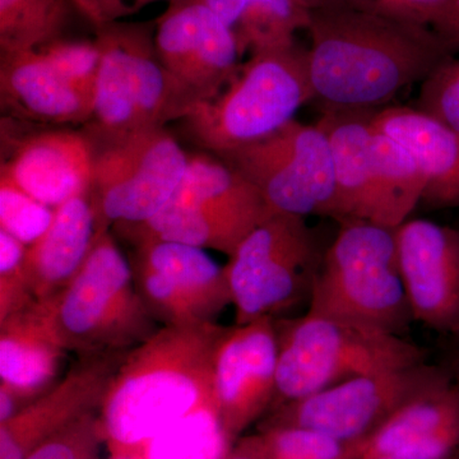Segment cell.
<instances>
[{
	"mask_svg": "<svg viewBox=\"0 0 459 459\" xmlns=\"http://www.w3.org/2000/svg\"><path fill=\"white\" fill-rule=\"evenodd\" d=\"M307 50L313 101L325 111L379 110L424 82L452 51L425 25L383 16L349 0L309 9Z\"/></svg>",
	"mask_w": 459,
	"mask_h": 459,
	"instance_id": "1",
	"label": "cell"
},
{
	"mask_svg": "<svg viewBox=\"0 0 459 459\" xmlns=\"http://www.w3.org/2000/svg\"><path fill=\"white\" fill-rule=\"evenodd\" d=\"M225 325H162L133 347L99 410L113 453L138 452L157 434L212 404L214 352Z\"/></svg>",
	"mask_w": 459,
	"mask_h": 459,
	"instance_id": "2",
	"label": "cell"
},
{
	"mask_svg": "<svg viewBox=\"0 0 459 459\" xmlns=\"http://www.w3.org/2000/svg\"><path fill=\"white\" fill-rule=\"evenodd\" d=\"M155 31V21L96 27L99 74L92 117L83 126L91 146L165 128L201 107L160 59Z\"/></svg>",
	"mask_w": 459,
	"mask_h": 459,
	"instance_id": "3",
	"label": "cell"
},
{
	"mask_svg": "<svg viewBox=\"0 0 459 459\" xmlns=\"http://www.w3.org/2000/svg\"><path fill=\"white\" fill-rule=\"evenodd\" d=\"M279 367L272 410L346 380L427 361V351L403 336L307 312L277 319Z\"/></svg>",
	"mask_w": 459,
	"mask_h": 459,
	"instance_id": "4",
	"label": "cell"
},
{
	"mask_svg": "<svg viewBox=\"0 0 459 459\" xmlns=\"http://www.w3.org/2000/svg\"><path fill=\"white\" fill-rule=\"evenodd\" d=\"M39 303L65 351L77 356L129 351L159 329L108 229L100 230L71 282Z\"/></svg>",
	"mask_w": 459,
	"mask_h": 459,
	"instance_id": "5",
	"label": "cell"
},
{
	"mask_svg": "<svg viewBox=\"0 0 459 459\" xmlns=\"http://www.w3.org/2000/svg\"><path fill=\"white\" fill-rule=\"evenodd\" d=\"M309 101L307 50L294 42L253 54L216 99L181 122L190 140L222 157L273 134Z\"/></svg>",
	"mask_w": 459,
	"mask_h": 459,
	"instance_id": "6",
	"label": "cell"
},
{
	"mask_svg": "<svg viewBox=\"0 0 459 459\" xmlns=\"http://www.w3.org/2000/svg\"><path fill=\"white\" fill-rule=\"evenodd\" d=\"M307 312L404 337L415 322L402 280L395 229L369 221L341 223L323 253Z\"/></svg>",
	"mask_w": 459,
	"mask_h": 459,
	"instance_id": "7",
	"label": "cell"
},
{
	"mask_svg": "<svg viewBox=\"0 0 459 459\" xmlns=\"http://www.w3.org/2000/svg\"><path fill=\"white\" fill-rule=\"evenodd\" d=\"M322 258L305 217L268 214L225 265L235 325L276 318L305 296L310 300Z\"/></svg>",
	"mask_w": 459,
	"mask_h": 459,
	"instance_id": "8",
	"label": "cell"
},
{
	"mask_svg": "<svg viewBox=\"0 0 459 459\" xmlns=\"http://www.w3.org/2000/svg\"><path fill=\"white\" fill-rule=\"evenodd\" d=\"M261 195L268 214L328 217L336 193L327 133L291 120L273 134L219 157Z\"/></svg>",
	"mask_w": 459,
	"mask_h": 459,
	"instance_id": "9",
	"label": "cell"
},
{
	"mask_svg": "<svg viewBox=\"0 0 459 459\" xmlns=\"http://www.w3.org/2000/svg\"><path fill=\"white\" fill-rule=\"evenodd\" d=\"M91 198L100 229L142 223L159 213L179 188L189 155L166 128L92 147Z\"/></svg>",
	"mask_w": 459,
	"mask_h": 459,
	"instance_id": "10",
	"label": "cell"
},
{
	"mask_svg": "<svg viewBox=\"0 0 459 459\" xmlns=\"http://www.w3.org/2000/svg\"><path fill=\"white\" fill-rule=\"evenodd\" d=\"M439 369L440 365L425 361L353 377L270 411L259 422V429L301 428L343 442L369 440Z\"/></svg>",
	"mask_w": 459,
	"mask_h": 459,
	"instance_id": "11",
	"label": "cell"
},
{
	"mask_svg": "<svg viewBox=\"0 0 459 459\" xmlns=\"http://www.w3.org/2000/svg\"><path fill=\"white\" fill-rule=\"evenodd\" d=\"M133 279L151 316L162 325L217 322L232 305L225 265L204 249L174 241L128 237Z\"/></svg>",
	"mask_w": 459,
	"mask_h": 459,
	"instance_id": "12",
	"label": "cell"
},
{
	"mask_svg": "<svg viewBox=\"0 0 459 459\" xmlns=\"http://www.w3.org/2000/svg\"><path fill=\"white\" fill-rule=\"evenodd\" d=\"M276 318L223 328L213 359L212 401L230 443L273 404L279 367Z\"/></svg>",
	"mask_w": 459,
	"mask_h": 459,
	"instance_id": "13",
	"label": "cell"
},
{
	"mask_svg": "<svg viewBox=\"0 0 459 459\" xmlns=\"http://www.w3.org/2000/svg\"><path fill=\"white\" fill-rule=\"evenodd\" d=\"M156 22L160 59L202 102L212 101L237 74L234 36L205 0H170Z\"/></svg>",
	"mask_w": 459,
	"mask_h": 459,
	"instance_id": "14",
	"label": "cell"
},
{
	"mask_svg": "<svg viewBox=\"0 0 459 459\" xmlns=\"http://www.w3.org/2000/svg\"><path fill=\"white\" fill-rule=\"evenodd\" d=\"M398 263L413 322L459 336V230L427 219L395 229Z\"/></svg>",
	"mask_w": 459,
	"mask_h": 459,
	"instance_id": "15",
	"label": "cell"
},
{
	"mask_svg": "<svg viewBox=\"0 0 459 459\" xmlns=\"http://www.w3.org/2000/svg\"><path fill=\"white\" fill-rule=\"evenodd\" d=\"M126 352L78 356L62 379L0 424V459H25L45 440L99 411Z\"/></svg>",
	"mask_w": 459,
	"mask_h": 459,
	"instance_id": "16",
	"label": "cell"
},
{
	"mask_svg": "<svg viewBox=\"0 0 459 459\" xmlns=\"http://www.w3.org/2000/svg\"><path fill=\"white\" fill-rule=\"evenodd\" d=\"M459 448V385L446 365L368 440L361 459H449Z\"/></svg>",
	"mask_w": 459,
	"mask_h": 459,
	"instance_id": "17",
	"label": "cell"
},
{
	"mask_svg": "<svg viewBox=\"0 0 459 459\" xmlns=\"http://www.w3.org/2000/svg\"><path fill=\"white\" fill-rule=\"evenodd\" d=\"M11 152L2 160L0 174L51 208L89 192L93 151L83 133L44 129L9 142Z\"/></svg>",
	"mask_w": 459,
	"mask_h": 459,
	"instance_id": "18",
	"label": "cell"
},
{
	"mask_svg": "<svg viewBox=\"0 0 459 459\" xmlns=\"http://www.w3.org/2000/svg\"><path fill=\"white\" fill-rule=\"evenodd\" d=\"M0 105L9 119L36 126H84L93 98L54 71L35 51L0 53Z\"/></svg>",
	"mask_w": 459,
	"mask_h": 459,
	"instance_id": "19",
	"label": "cell"
},
{
	"mask_svg": "<svg viewBox=\"0 0 459 459\" xmlns=\"http://www.w3.org/2000/svg\"><path fill=\"white\" fill-rule=\"evenodd\" d=\"M371 123L415 160L425 183L421 204L431 210L459 208V133L407 107L379 108Z\"/></svg>",
	"mask_w": 459,
	"mask_h": 459,
	"instance_id": "20",
	"label": "cell"
},
{
	"mask_svg": "<svg viewBox=\"0 0 459 459\" xmlns=\"http://www.w3.org/2000/svg\"><path fill=\"white\" fill-rule=\"evenodd\" d=\"M100 230L90 190L56 208L49 228L27 247L26 271L36 301L53 298L71 282Z\"/></svg>",
	"mask_w": 459,
	"mask_h": 459,
	"instance_id": "21",
	"label": "cell"
},
{
	"mask_svg": "<svg viewBox=\"0 0 459 459\" xmlns=\"http://www.w3.org/2000/svg\"><path fill=\"white\" fill-rule=\"evenodd\" d=\"M377 110L325 111L319 119L333 159L336 193L329 216L341 223L373 222V115Z\"/></svg>",
	"mask_w": 459,
	"mask_h": 459,
	"instance_id": "22",
	"label": "cell"
},
{
	"mask_svg": "<svg viewBox=\"0 0 459 459\" xmlns=\"http://www.w3.org/2000/svg\"><path fill=\"white\" fill-rule=\"evenodd\" d=\"M65 353L35 301L0 322V385L30 403L59 380Z\"/></svg>",
	"mask_w": 459,
	"mask_h": 459,
	"instance_id": "23",
	"label": "cell"
},
{
	"mask_svg": "<svg viewBox=\"0 0 459 459\" xmlns=\"http://www.w3.org/2000/svg\"><path fill=\"white\" fill-rule=\"evenodd\" d=\"M261 221L204 205L168 204L142 223H117L124 237H144L212 249L231 256L238 244Z\"/></svg>",
	"mask_w": 459,
	"mask_h": 459,
	"instance_id": "24",
	"label": "cell"
},
{
	"mask_svg": "<svg viewBox=\"0 0 459 459\" xmlns=\"http://www.w3.org/2000/svg\"><path fill=\"white\" fill-rule=\"evenodd\" d=\"M234 36L238 56L294 44L309 26V9L296 0H205Z\"/></svg>",
	"mask_w": 459,
	"mask_h": 459,
	"instance_id": "25",
	"label": "cell"
},
{
	"mask_svg": "<svg viewBox=\"0 0 459 459\" xmlns=\"http://www.w3.org/2000/svg\"><path fill=\"white\" fill-rule=\"evenodd\" d=\"M371 159L376 193L373 222L397 229L421 204L424 178L409 151L374 126Z\"/></svg>",
	"mask_w": 459,
	"mask_h": 459,
	"instance_id": "26",
	"label": "cell"
},
{
	"mask_svg": "<svg viewBox=\"0 0 459 459\" xmlns=\"http://www.w3.org/2000/svg\"><path fill=\"white\" fill-rule=\"evenodd\" d=\"M170 201L204 205L262 221L268 216L258 190L221 159L189 155L188 168Z\"/></svg>",
	"mask_w": 459,
	"mask_h": 459,
	"instance_id": "27",
	"label": "cell"
},
{
	"mask_svg": "<svg viewBox=\"0 0 459 459\" xmlns=\"http://www.w3.org/2000/svg\"><path fill=\"white\" fill-rule=\"evenodd\" d=\"M68 0H0V53L35 51L63 39Z\"/></svg>",
	"mask_w": 459,
	"mask_h": 459,
	"instance_id": "28",
	"label": "cell"
},
{
	"mask_svg": "<svg viewBox=\"0 0 459 459\" xmlns=\"http://www.w3.org/2000/svg\"><path fill=\"white\" fill-rule=\"evenodd\" d=\"M212 404L193 411L138 451L143 459H223L232 449Z\"/></svg>",
	"mask_w": 459,
	"mask_h": 459,
	"instance_id": "29",
	"label": "cell"
},
{
	"mask_svg": "<svg viewBox=\"0 0 459 459\" xmlns=\"http://www.w3.org/2000/svg\"><path fill=\"white\" fill-rule=\"evenodd\" d=\"M367 446L301 428L258 429L237 444L258 459H361Z\"/></svg>",
	"mask_w": 459,
	"mask_h": 459,
	"instance_id": "30",
	"label": "cell"
},
{
	"mask_svg": "<svg viewBox=\"0 0 459 459\" xmlns=\"http://www.w3.org/2000/svg\"><path fill=\"white\" fill-rule=\"evenodd\" d=\"M54 212L56 208L41 204L0 174V230L30 247L49 228Z\"/></svg>",
	"mask_w": 459,
	"mask_h": 459,
	"instance_id": "31",
	"label": "cell"
},
{
	"mask_svg": "<svg viewBox=\"0 0 459 459\" xmlns=\"http://www.w3.org/2000/svg\"><path fill=\"white\" fill-rule=\"evenodd\" d=\"M38 51L57 74L95 98L100 66V51L95 41H74L63 38Z\"/></svg>",
	"mask_w": 459,
	"mask_h": 459,
	"instance_id": "32",
	"label": "cell"
},
{
	"mask_svg": "<svg viewBox=\"0 0 459 459\" xmlns=\"http://www.w3.org/2000/svg\"><path fill=\"white\" fill-rule=\"evenodd\" d=\"M27 247L0 230V322L35 303L26 271Z\"/></svg>",
	"mask_w": 459,
	"mask_h": 459,
	"instance_id": "33",
	"label": "cell"
},
{
	"mask_svg": "<svg viewBox=\"0 0 459 459\" xmlns=\"http://www.w3.org/2000/svg\"><path fill=\"white\" fill-rule=\"evenodd\" d=\"M105 442L98 411L45 440L25 459H95Z\"/></svg>",
	"mask_w": 459,
	"mask_h": 459,
	"instance_id": "34",
	"label": "cell"
},
{
	"mask_svg": "<svg viewBox=\"0 0 459 459\" xmlns=\"http://www.w3.org/2000/svg\"><path fill=\"white\" fill-rule=\"evenodd\" d=\"M418 108L459 133V60L449 59L421 83Z\"/></svg>",
	"mask_w": 459,
	"mask_h": 459,
	"instance_id": "35",
	"label": "cell"
},
{
	"mask_svg": "<svg viewBox=\"0 0 459 459\" xmlns=\"http://www.w3.org/2000/svg\"><path fill=\"white\" fill-rule=\"evenodd\" d=\"M74 11L86 18L93 27L119 22L123 18L138 13L147 5L160 0H68ZM170 2V0H168Z\"/></svg>",
	"mask_w": 459,
	"mask_h": 459,
	"instance_id": "36",
	"label": "cell"
},
{
	"mask_svg": "<svg viewBox=\"0 0 459 459\" xmlns=\"http://www.w3.org/2000/svg\"><path fill=\"white\" fill-rule=\"evenodd\" d=\"M431 22L437 27V36L449 48L459 45V0H446L435 12Z\"/></svg>",
	"mask_w": 459,
	"mask_h": 459,
	"instance_id": "37",
	"label": "cell"
},
{
	"mask_svg": "<svg viewBox=\"0 0 459 459\" xmlns=\"http://www.w3.org/2000/svg\"><path fill=\"white\" fill-rule=\"evenodd\" d=\"M27 402L5 385H0V424L16 416L21 410L25 409Z\"/></svg>",
	"mask_w": 459,
	"mask_h": 459,
	"instance_id": "38",
	"label": "cell"
},
{
	"mask_svg": "<svg viewBox=\"0 0 459 459\" xmlns=\"http://www.w3.org/2000/svg\"><path fill=\"white\" fill-rule=\"evenodd\" d=\"M453 340H455V343H453L451 355H449L446 367L448 368L459 385V336L453 337Z\"/></svg>",
	"mask_w": 459,
	"mask_h": 459,
	"instance_id": "39",
	"label": "cell"
},
{
	"mask_svg": "<svg viewBox=\"0 0 459 459\" xmlns=\"http://www.w3.org/2000/svg\"><path fill=\"white\" fill-rule=\"evenodd\" d=\"M223 459H258L255 457V455H250V453H247L246 451H243V449L238 448V446H232L231 451L228 453V455H225V458Z\"/></svg>",
	"mask_w": 459,
	"mask_h": 459,
	"instance_id": "40",
	"label": "cell"
},
{
	"mask_svg": "<svg viewBox=\"0 0 459 459\" xmlns=\"http://www.w3.org/2000/svg\"><path fill=\"white\" fill-rule=\"evenodd\" d=\"M110 459H143L140 453L128 452V453H113Z\"/></svg>",
	"mask_w": 459,
	"mask_h": 459,
	"instance_id": "41",
	"label": "cell"
},
{
	"mask_svg": "<svg viewBox=\"0 0 459 459\" xmlns=\"http://www.w3.org/2000/svg\"><path fill=\"white\" fill-rule=\"evenodd\" d=\"M296 2L300 3L303 7L310 9L314 7V5L318 4L320 0H296Z\"/></svg>",
	"mask_w": 459,
	"mask_h": 459,
	"instance_id": "42",
	"label": "cell"
},
{
	"mask_svg": "<svg viewBox=\"0 0 459 459\" xmlns=\"http://www.w3.org/2000/svg\"><path fill=\"white\" fill-rule=\"evenodd\" d=\"M449 459H459V448L457 449V451L453 453L452 457Z\"/></svg>",
	"mask_w": 459,
	"mask_h": 459,
	"instance_id": "43",
	"label": "cell"
},
{
	"mask_svg": "<svg viewBox=\"0 0 459 459\" xmlns=\"http://www.w3.org/2000/svg\"><path fill=\"white\" fill-rule=\"evenodd\" d=\"M376 459H392V458H376Z\"/></svg>",
	"mask_w": 459,
	"mask_h": 459,
	"instance_id": "44",
	"label": "cell"
}]
</instances>
